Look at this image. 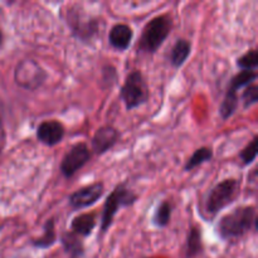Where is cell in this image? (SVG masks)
<instances>
[{
    "label": "cell",
    "instance_id": "1",
    "mask_svg": "<svg viewBox=\"0 0 258 258\" xmlns=\"http://www.w3.org/2000/svg\"><path fill=\"white\" fill-rule=\"evenodd\" d=\"M258 229L256 207L242 206L222 217L217 224V233L223 241H234Z\"/></svg>",
    "mask_w": 258,
    "mask_h": 258
},
{
    "label": "cell",
    "instance_id": "2",
    "mask_svg": "<svg viewBox=\"0 0 258 258\" xmlns=\"http://www.w3.org/2000/svg\"><path fill=\"white\" fill-rule=\"evenodd\" d=\"M173 29V18L170 14H161L153 18L144 27L139 40V52L154 54L164 44Z\"/></svg>",
    "mask_w": 258,
    "mask_h": 258
},
{
    "label": "cell",
    "instance_id": "3",
    "mask_svg": "<svg viewBox=\"0 0 258 258\" xmlns=\"http://www.w3.org/2000/svg\"><path fill=\"white\" fill-rule=\"evenodd\" d=\"M138 201V196L126 183H121L113 188V190L106 198L101 217V233H106L112 226L115 216L122 208L133 207Z\"/></svg>",
    "mask_w": 258,
    "mask_h": 258
},
{
    "label": "cell",
    "instance_id": "4",
    "mask_svg": "<svg viewBox=\"0 0 258 258\" xmlns=\"http://www.w3.org/2000/svg\"><path fill=\"white\" fill-rule=\"evenodd\" d=\"M150 97V91L141 71L135 70L126 77L120 88V98L127 111L138 108L146 103Z\"/></svg>",
    "mask_w": 258,
    "mask_h": 258
},
{
    "label": "cell",
    "instance_id": "5",
    "mask_svg": "<svg viewBox=\"0 0 258 258\" xmlns=\"http://www.w3.org/2000/svg\"><path fill=\"white\" fill-rule=\"evenodd\" d=\"M239 186H241V181L234 178L224 179L221 183L214 185L207 197V213L214 217L224 208L231 206L239 196Z\"/></svg>",
    "mask_w": 258,
    "mask_h": 258
},
{
    "label": "cell",
    "instance_id": "6",
    "mask_svg": "<svg viewBox=\"0 0 258 258\" xmlns=\"http://www.w3.org/2000/svg\"><path fill=\"white\" fill-rule=\"evenodd\" d=\"M66 23L73 37L82 42H90L98 33V20L82 13L81 9L68 8L66 10Z\"/></svg>",
    "mask_w": 258,
    "mask_h": 258
},
{
    "label": "cell",
    "instance_id": "7",
    "mask_svg": "<svg viewBox=\"0 0 258 258\" xmlns=\"http://www.w3.org/2000/svg\"><path fill=\"white\" fill-rule=\"evenodd\" d=\"M47 80V72L34 59H23L14 71V81L20 88L27 91H37Z\"/></svg>",
    "mask_w": 258,
    "mask_h": 258
},
{
    "label": "cell",
    "instance_id": "8",
    "mask_svg": "<svg viewBox=\"0 0 258 258\" xmlns=\"http://www.w3.org/2000/svg\"><path fill=\"white\" fill-rule=\"evenodd\" d=\"M91 156H92V153L87 144H76L63 156L62 163H60V171L66 178H72L91 160Z\"/></svg>",
    "mask_w": 258,
    "mask_h": 258
},
{
    "label": "cell",
    "instance_id": "9",
    "mask_svg": "<svg viewBox=\"0 0 258 258\" xmlns=\"http://www.w3.org/2000/svg\"><path fill=\"white\" fill-rule=\"evenodd\" d=\"M103 193H105V184L102 181H96L73 191L68 198V202L75 211H81L97 203L102 198Z\"/></svg>",
    "mask_w": 258,
    "mask_h": 258
},
{
    "label": "cell",
    "instance_id": "10",
    "mask_svg": "<svg viewBox=\"0 0 258 258\" xmlns=\"http://www.w3.org/2000/svg\"><path fill=\"white\" fill-rule=\"evenodd\" d=\"M120 140V133L113 126H102L95 133L92 138V151L96 155H103L110 151Z\"/></svg>",
    "mask_w": 258,
    "mask_h": 258
},
{
    "label": "cell",
    "instance_id": "11",
    "mask_svg": "<svg viewBox=\"0 0 258 258\" xmlns=\"http://www.w3.org/2000/svg\"><path fill=\"white\" fill-rule=\"evenodd\" d=\"M64 135V125L58 120L43 121L37 128V139L47 146H54L59 144Z\"/></svg>",
    "mask_w": 258,
    "mask_h": 258
},
{
    "label": "cell",
    "instance_id": "12",
    "mask_svg": "<svg viewBox=\"0 0 258 258\" xmlns=\"http://www.w3.org/2000/svg\"><path fill=\"white\" fill-rule=\"evenodd\" d=\"M134 38V32L131 27L123 23L115 24L108 33V43L112 48L117 50H126L131 45Z\"/></svg>",
    "mask_w": 258,
    "mask_h": 258
},
{
    "label": "cell",
    "instance_id": "13",
    "mask_svg": "<svg viewBox=\"0 0 258 258\" xmlns=\"http://www.w3.org/2000/svg\"><path fill=\"white\" fill-rule=\"evenodd\" d=\"M60 244L67 253L68 258H83L85 257V243L83 238L68 231L60 236Z\"/></svg>",
    "mask_w": 258,
    "mask_h": 258
},
{
    "label": "cell",
    "instance_id": "14",
    "mask_svg": "<svg viewBox=\"0 0 258 258\" xmlns=\"http://www.w3.org/2000/svg\"><path fill=\"white\" fill-rule=\"evenodd\" d=\"M96 227V214L95 213H82L71 222V232L80 236L81 238H87L92 234Z\"/></svg>",
    "mask_w": 258,
    "mask_h": 258
},
{
    "label": "cell",
    "instance_id": "15",
    "mask_svg": "<svg viewBox=\"0 0 258 258\" xmlns=\"http://www.w3.org/2000/svg\"><path fill=\"white\" fill-rule=\"evenodd\" d=\"M203 252V233L199 226H191L188 231L185 244L186 258H194Z\"/></svg>",
    "mask_w": 258,
    "mask_h": 258
},
{
    "label": "cell",
    "instance_id": "16",
    "mask_svg": "<svg viewBox=\"0 0 258 258\" xmlns=\"http://www.w3.org/2000/svg\"><path fill=\"white\" fill-rule=\"evenodd\" d=\"M191 52V43L190 40L180 38L173 45L170 52V63L174 68H180L186 59L189 58Z\"/></svg>",
    "mask_w": 258,
    "mask_h": 258
},
{
    "label": "cell",
    "instance_id": "17",
    "mask_svg": "<svg viewBox=\"0 0 258 258\" xmlns=\"http://www.w3.org/2000/svg\"><path fill=\"white\" fill-rule=\"evenodd\" d=\"M57 242V233H55V222L50 218L43 226V234L38 238L33 239L32 246L39 249L50 248Z\"/></svg>",
    "mask_w": 258,
    "mask_h": 258
},
{
    "label": "cell",
    "instance_id": "18",
    "mask_svg": "<svg viewBox=\"0 0 258 258\" xmlns=\"http://www.w3.org/2000/svg\"><path fill=\"white\" fill-rule=\"evenodd\" d=\"M171 214H173V204L169 201H163L158 207L153 216V223L158 228H165L170 224Z\"/></svg>",
    "mask_w": 258,
    "mask_h": 258
},
{
    "label": "cell",
    "instance_id": "19",
    "mask_svg": "<svg viewBox=\"0 0 258 258\" xmlns=\"http://www.w3.org/2000/svg\"><path fill=\"white\" fill-rule=\"evenodd\" d=\"M237 107H238V92L228 87L227 88L226 96L223 98V102L221 105V108H219L221 117L223 120L231 118L237 111Z\"/></svg>",
    "mask_w": 258,
    "mask_h": 258
},
{
    "label": "cell",
    "instance_id": "20",
    "mask_svg": "<svg viewBox=\"0 0 258 258\" xmlns=\"http://www.w3.org/2000/svg\"><path fill=\"white\" fill-rule=\"evenodd\" d=\"M213 159V150L208 146H203L199 148L193 153V155L186 160L185 165H184V171H191L196 168L201 166L202 164L208 163Z\"/></svg>",
    "mask_w": 258,
    "mask_h": 258
},
{
    "label": "cell",
    "instance_id": "21",
    "mask_svg": "<svg viewBox=\"0 0 258 258\" xmlns=\"http://www.w3.org/2000/svg\"><path fill=\"white\" fill-rule=\"evenodd\" d=\"M257 80V73L256 71H241L239 73H237L236 76H233L229 82V88L237 91L238 92L241 88H246L247 86L254 83V81Z\"/></svg>",
    "mask_w": 258,
    "mask_h": 258
},
{
    "label": "cell",
    "instance_id": "22",
    "mask_svg": "<svg viewBox=\"0 0 258 258\" xmlns=\"http://www.w3.org/2000/svg\"><path fill=\"white\" fill-rule=\"evenodd\" d=\"M237 66L241 71H254L258 66L257 49H251L237 59Z\"/></svg>",
    "mask_w": 258,
    "mask_h": 258
},
{
    "label": "cell",
    "instance_id": "23",
    "mask_svg": "<svg viewBox=\"0 0 258 258\" xmlns=\"http://www.w3.org/2000/svg\"><path fill=\"white\" fill-rule=\"evenodd\" d=\"M257 158V136H254L248 143V145L244 146L243 150L239 153V159L242 160L243 165H249L253 163Z\"/></svg>",
    "mask_w": 258,
    "mask_h": 258
},
{
    "label": "cell",
    "instance_id": "24",
    "mask_svg": "<svg viewBox=\"0 0 258 258\" xmlns=\"http://www.w3.org/2000/svg\"><path fill=\"white\" fill-rule=\"evenodd\" d=\"M242 101H243V107L249 108L251 106L256 105L258 102V87L256 83L247 86L242 93Z\"/></svg>",
    "mask_w": 258,
    "mask_h": 258
},
{
    "label": "cell",
    "instance_id": "25",
    "mask_svg": "<svg viewBox=\"0 0 258 258\" xmlns=\"http://www.w3.org/2000/svg\"><path fill=\"white\" fill-rule=\"evenodd\" d=\"M118 80V75L116 72V68L113 66H105L102 68V81L106 83L107 86H112L115 85L116 81Z\"/></svg>",
    "mask_w": 258,
    "mask_h": 258
},
{
    "label": "cell",
    "instance_id": "26",
    "mask_svg": "<svg viewBox=\"0 0 258 258\" xmlns=\"http://www.w3.org/2000/svg\"><path fill=\"white\" fill-rule=\"evenodd\" d=\"M2 43H3V33L0 32V44H2Z\"/></svg>",
    "mask_w": 258,
    "mask_h": 258
}]
</instances>
